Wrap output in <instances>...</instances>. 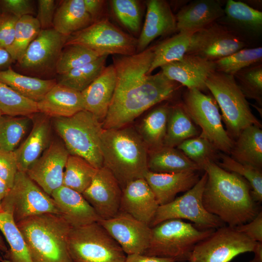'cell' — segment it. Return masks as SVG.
<instances>
[{
	"label": "cell",
	"instance_id": "1",
	"mask_svg": "<svg viewBox=\"0 0 262 262\" xmlns=\"http://www.w3.org/2000/svg\"><path fill=\"white\" fill-rule=\"evenodd\" d=\"M154 58L152 48L129 56L114 58L116 83L103 129L129 126L146 111L172 98L180 84L160 71L147 74Z\"/></svg>",
	"mask_w": 262,
	"mask_h": 262
},
{
	"label": "cell",
	"instance_id": "2",
	"mask_svg": "<svg viewBox=\"0 0 262 262\" xmlns=\"http://www.w3.org/2000/svg\"><path fill=\"white\" fill-rule=\"evenodd\" d=\"M202 170L207 174L202 202L209 213L234 228L257 215L260 211L245 179L222 168L213 161L206 162Z\"/></svg>",
	"mask_w": 262,
	"mask_h": 262
},
{
	"label": "cell",
	"instance_id": "3",
	"mask_svg": "<svg viewBox=\"0 0 262 262\" xmlns=\"http://www.w3.org/2000/svg\"><path fill=\"white\" fill-rule=\"evenodd\" d=\"M100 147L103 166L113 174L122 190L148 171V150L137 131L131 126L103 129Z\"/></svg>",
	"mask_w": 262,
	"mask_h": 262
},
{
	"label": "cell",
	"instance_id": "4",
	"mask_svg": "<svg viewBox=\"0 0 262 262\" xmlns=\"http://www.w3.org/2000/svg\"><path fill=\"white\" fill-rule=\"evenodd\" d=\"M16 225L33 262H72L68 247L72 227L61 214L32 216Z\"/></svg>",
	"mask_w": 262,
	"mask_h": 262
},
{
	"label": "cell",
	"instance_id": "5",
	"mask_svg": "<svg viewBox=\"0 0 262 262\" xmlns=\"http://www.w3.org/2000/svg\"><path fill=\"white\" fill-rule=\"evenodd\" d=\"M56 131L70 155L82 157L96 169L103 166L102 123L83 110L67 117L55 118Z\"/></svg>",
	"mask_w": 262,
	"mask_h": 262
},
{
	"label": "cell",
	"instance_id": "6",
	"mask_svg": "<svg viewBox=\"0 0 262 262\" xmlns=\"http://www.w3.org/2000/svg\"><path fill=\"white\" fill-rule=\"evenodd\" d=\"M206 85L220 108L226 131L233 141L247 127H261L233 76L215 71L208 78Z\"/></svg>",
	"mask_w": 262,
	"mask_h": 262
},
{
	"label": "cell",
	"instance_id": "7",
	"mask_svg": "<svg viewBox=\"0 0 262 262\" xmlns=\"http://www.w3.org/2000/svg\"><path fill=\"white\" fill-rule=\"evenodd\" d=\"M214 230L199 229L181 219L164 221L151 228L149 244L143 254L186 262L196 245Z\"/></svg>",
	"mask_w": 262,
	"mask_h": 262
},
{
	"label": "cell",
	"instance_id": "8",
	"mask_svg": "<svg viewBox=\"0 0 262 262\" xmlns=\"http://www.w3.org/2000/svg\"><path fill=\"white\" fill-rule=\"evenodd\" d=\"M68 247L72 262H125L127 256L98 222L72 227Z\"/></svg>",
	"mask_w": 262,
	"mask_h": 262
},
{
	"label": "cell",
	"instance_id": "9",
	"mask_svg": "<svg viewBox=\"0 0 262 262\" xmlns=\"http://www.w3.org/2000/svg\"><path fill=\"white\" fill-rule=\"evenodd\" d=\"M182 104L193 121L201 129L199 135L209 141L218 151L229 155L234 141L222 123L214 98L196 89H187Z\"/></svg>",
	"mask_w": 262,
	"mask_h": 262
},
{
	"label": "cell",
	"instance_id": "10",
	"mask_svg": "<svg viewBox=\"0 0 262 262\" xmlns=\"http://www.w3.org/2000/svg\"><path fill=\"white\" fill-rule=\"evenodd\" d=\"M1 204L2 211L10 214L16 224L44 213L61 215L52 197L22 171H17L13 185Z\"/></svg>",
	"mask_w": 262,
	"mask_h": 262
},
{
	"label": "cell",
	"instance_id": "11",
	"mask_svg": "<svg viewBox=\"0 0 262 262\" xmlns=\"http://www.w3.org/2000/svg\"><path fill=\"white\" fill-rule=\"evenodd\" d=\"M207 180V174L200 178L196 183L182 196L171 202L160 205L149 226L152 228L164 221L187 219L201 230L216 229L224 226L217 216L209 213L204 207L202 195Z\"/></svg>",
	"mask_w": 262,
	"mask_h": 262
},
{
	"label": "cell",
	"instance_id": "12",
	"mask_svg": "<svg viewBox=\"0 0 262 262\" xmlns=\"http://www.w3.org/2000/svg\"><path fill=\"white\" fill-rule=\"evenodd\" d=\"M137 39L120 30L107 18H103L69 36L66 46L80 45L100 56L136 53Z\"/></svg>",
	"mask_w": 262,
	"mask_h": 262
},
{
	"label": "cell",
	"instance_id": "13",
	"mask_svg": "<svg viewBox=\"0 0 262 262\" xmlns=\"http://www.w3.org/2000/svg\"><path fill=\"white\" fill-rule=\"evenodd\" d=\"M256 242L235 228L223 226L197 243L188 262H229L238 255L253 252Z\"/></svg>",
	"mask_w": 262,
	"mask_h": 262
},
{
	"label": "cell",
	"instance_id": "14",
	"mask_svg": "<svg viewBox=\"0 0 262 262\" xmlns=\"http://www.w3.org/2000/svg\"><path fill=\"white\" fill-rule=\"evenodd\" d=\"M247 46L245 40L216 21L193 33L186 54L214 62Z\"/></svg>",
	"mask_w": 262,
	"mask_h": 262
},
{
	"label": "cell",
	"instance_id": "15",
	"mask_svg": "<svg viewBox=\"0 0 262 262\" xmlns=\"http://www.w3.org/2000/svg\"><path fill=\"white\" fill-rule=\"evenodd\" d=\"M68 37L53 28L41 30L18 63L19 67L28 73L34 74L55 71L57 61Z\"/></svg>",
	"mask_w": 262,
	"mask_h": 262
},
{
	"label": "cell",
	"instance_id": "16",
	"mask_svg": "<svg viewBox=\"0 0 262 262\" xmlns=\"http://www.w3.org/2000/svg\"><path fill=\"white\" fill-rule=\"evenodd\" d=\"M98 222L118 243L127 255L143 254L148 247L151 228L130 214L119 211L108 219Z\"/></svg>",
	"mask_w": 262,
	"mask_h": 262
},
{
	"label": "cell",
	"instance_id": "17",
	"mask_svg": "<svg viewBox=\"0 0 262 262\" xmlns=\"http://www.w3.org/2000/svg\"><path fill=\"white\" fill-rule=\"evenodd\" d=\"M122 190L113 174L104 166L98 169L83 196L100 219L113 217L119 211Z\"/></svg>",
	"mask_w": 262,
	"mask_h": 262
},
{
	"label": "cell",
	"instance_id": "18",
	"mask_svg": "<svg viewBox=\"0 0 262 262\" xmlns=\"http://www.w3.org/2000/svg\"><path fill=\"white\" fill-rule=\"evenodd\" d=\"M69 155L64 144L53 142L26 173L51 196L55 190L63 185L64 170Z\"/></svg>",
	"mask_w": 262,
	"mask_h": 262
},
{
	"label": "cell",
	"instance_id": "19",
	"mask_svg": "<svg viewBox=\"0 0 262 262\" xmlns=\"http://www.w3.org/2000/svg\"><path fill=\"white\" fill-rule=\"evenodd\" d=\"M161 68L169 80L187 89H196L202 92L208 90L206 82L216 71L214 62L188 54L180 60L164 65Z\"/></svg>",
	"mask_w": 262,
	"mask_h": 262
},
{
	"label": "cell",
	"instance_id": "20",
	"mask_svg": "<svg viewBox=\"0 0 262 262\" xmlns=\"http://www.w3.org/2000/svg\"><path fill=\"white\" fill-rule=\"evenodd\" d=\"M146 4V16L137 39L136 53L147 49L157 37L177 31L176 16L168 2L164 0H149Z\"/></svg>",
	"mask_w": 262,
	"mask_h": 262
},
{
	"label": "cell",
	"instance_id": "21",
	"mask_svg": "<svg viewBox=\"0 0 262 262\" xmlns=\"http://www.w3.org/2000/svg\"><path fill=\"white\" fill-rule=\"evenodd\" d=\"M159 206L153 192L144 178L131 181L122 189L119 211L149 226Z\"/></svg>",
	"mask_w": 262,
	"mask_h": 262
},
{
	"label": "cell",
	"instance_id": "22",
	"mask_svg": "<svg viewBox=\"0 0 262 262\" xmlns=\"http://www.w3.org/2000/svg\"><path fill=\"white\" fill-rule=\"evenodd\" d=\"M224 15L217 21L245 40L256 39L262 33V12L242 1L228 0Z\"/></svg>",
	"mask_w": 262,
	"mask_h": 262
},
{
	"label": "cell",
	"instance_id": "23",
	"mask_svg": "<svg viewBox=\"0 0 262 262\" xmlns=\"http://www.w3.org/2000/svg\"><path fill=\"white\" fill-rule=\"evenodd\" d=\"M116 83L113 64L106 66L100 75L81 92L84 110L93 114L101 123L105 118Z\"/></svg>",
	"mask_w": 262,
	"mask_h": 262
},
{
	"label": "cell",
	"instance_id": "24",
	"mask_svg": "<svg viewBox=\"0 0 262 262\" xmlns=\"http://www.w3.org/2000/svg\"><path fill=\"white\" fill-rule=\"evenodd\" d=\"M51 196L61 215L73 228L98 222L100 219L82 194L73 189L62 185L52 193Z\"/></svg>",
	"mask_w": 262,
	"mask_h": 262
},
{
	"label": "cell",
	"instance_id": "25",
	"mask_svg": "<svg viewBox=\"0 0 262 262\" xmlns=\"http://www.w3.org/2000/svg\"><path fill=\"white\" fill-rule=\"evenodd\" d=\"M224 15L217 0H196L183 6L176 15L177 31L195 33L217 21Z\"/></svg>",
	"mask_w": 262,
	"mask_h": 262
},
{
	"label": "cell",
	"instance_id": "26",
	"mask_svg": "<svg viewBox=\"0 0 262 262\" xmlns=\"http://www.w3.org/2000/svg\"><path fill=\"white\" fill-rule=\"evenodd\" d=\"M144 179L151 189L160 206L173 201L178 193L186 192L190 190L200 178L197 171L156 173L148 170Z\"/></svg>",
	"mask_w": 262,
	"mask_h": 262
},
{
	"label": "cell",
	"instance_id": "27",
	"mask_svg": "<svg viewBox=\"0 0 262 262\" xmlns=\"http://www.w3.org/2000/svg\"><path fill=\"white\" fill-rule=\"evenodd\" d=\"M37 105L39 112L54 118L70 117L84 110L81 92L58 83Z\"/></svg>",
	"mask_w": 262,
	"mask_h": 262
},
{
	"label": "cell",
	"instance_id": "28",
	"mask_svg": "<svg viewBox=\"0 0 262 262\" xmlns=\"http://www.w3.org/2000/svg\"><path fill=\"white\" fill-rule=\"evenodd\" d=\"M49 117L44 115L36 118L29 135L14 150L18 171L26 172L49 146L51 127Z\"/></svg>",
	"mask_w": 262,
	"mask_h": 262
},
{
	"label": "cell",
	"instance_id": "29",
	"mask_svg": "<svg viewBox=\"0 0 262 262\" xmlns=\"http://www.w3.org/2000/svg\"><path fill=\"white\" fill-rule=\"evenodd\" d=\"M92 23L83 0H65L55 12L52 27L61 34L69 37Z\"/></svg>",
	"mask_w": 262,
	"mask_h": 262
},
{
	"label": "cell",
	"instance_id": "30",
	"mask_svg": "<svg viewBox=\"0 0 262 262\" xmlns=\"http://www.w3.org/2000/svg\"><path fill=\"white\" fill-rule=\"evenodd\" d=\"M147 167L156 173H175L201 170L177 147L163 146L148 152Z\"/></svg>",
	"mask_w": 262,
	"mask_h": 262
},
{
	"label": "cell",
	"instance_id": "31",
	"mask_svg": "<svg viewBox=\"0 0 262 262\" xmlns=\"http://www.w3.org/2000/svg\"><path fill=\"white\" fill-rule=\"evenodd\" d=\"M251 125L244 129L234 141L230 156L241 164L262 169V130Z\"/></svg>",
	"mask_w": 262,
	"mask_h": 262
},
{
	"label": "cell",
	"instance_id": "32",
	"mask_svg": "<svg viewBox=\"0 0 262 262\" xmlns=\"http://www.w3.org/2000/svg\"><path fill=\"white\" fill-rule=\"evenodd\" d=\"M171 107L165 103L153 108L144 116L136 130L148 151L164 146Z\"/></svg>",
	"mask_w": 262,
	"mask_h": 262
},
{
	"label": "cell",
	"instance_id": "33",
	"mask_svg": "<svg viewBox=\"0 0 262 262\" xmlns=\"http://www.w3.org/2000/svg\"><path fill=\"white\" fill-rule=\"evenodd\" d=\"M0 82L23 97L36 102L42 100L57 83L55 79L43 80L19 74L11 67L0 71Z\"/></svg>",
	"mask_w": 262,
	"mask_h": 262
},
{
	"label": "cell",
	"instance_id": "34",
	"mask_svg": "<svg viewBox=\"0 0 262 262\" xmlns=\"http://www.w3.org/2000/svg\"><path fill=\"white\" fill-rule=\"evenodd\" d=\"M199 135V132L182 103L171 105L164 146L175 147L183 141Z\"/></svg>",
	"mask_w": 262,
	"mask_h": 262
},
{
	"label": "cell",
	"instance_id": "35",
	"mask_svg": "<svg viewBox=\"0 0 262 262\" xmlns=\"http://www.w3.org/2000/svg\"><path fill=\"white\" fill-rule=\"evenodd\" d=\"M194 33L179 32L152 47L154 58L147 74L158 67L180 60L186 54Z\"/></svg>",
	"mask_w": 262,
	"mask_h": 262
},
{
	"label": "cell",
	"instance_id": "36",
	"mask_svg": "<svg viewBox=\"0 0 262 262\" xmlns=\"http://www.w3.org/2000/svg\"><path fill=\"white\" fill-rule=\"evenodd\" d=\"M0 230L10 246L1 262H33L24 238L12 216L0 212Z\"/></svg>",
	"mask_w": 262,
	"mask_h": 262
},
{
	"label": "cell",
	"instance_id": "37",
	"mask_svg": "<svg viewBox=\"0 0 262 262\" xmlns=\"http://www.w3.org/2000/svg\"><path fill=\"white\" fill-rule=\"evenodd\" d=\"M97 169L83 158L69 154L64 170L63 185L82 194L90 185Z\"/></svg>",
	"mask_w": 262,
	"mask_h": 262
},
{
	"label": "cell",
	"instance_id": "38",
	"mask_svg": "<svg viewBox=\"0 0 262 262\" xmlns=\"http://www.w3.org/2000/svg\"><path fill=\"white\" fill-rule=\"evenodd\" d=\"M41 30L38 20L33 16H24L18 18L13 43L7 49L13 61L20 62L28 46Z\"/></svg>",
	"mask_w": 262,
	"mask_h": 262
},
{
	"label": "cell",
	"instance_id": "39",
	"mask_svg": "<svg viewBox=\"0 0 262 262\" xmlns=\"http://www.w3.org/2000/svg\"><path fill=\"white\" fill-rule=\"evenodd\" d=\"M108 56H102L95 61L61 75L58 83L80 92L87 88L105 68Z\"/></svg>",
	"mask_w": 262,
	"mask_h": 262
},
{
	"label": "cell",
	"instance_id": "40",
	"mask_svg": "<svg viewBox=\"0 0 262 262\" xmlns=\"http://www.w3.org/2000/svg\"><path fill=\"white\" fill-rule=\"evenodd\" d=\"M0 111L2 115L29 117L39 112L37 102L23 97L1 82Z\"/></svg>",
	"mask_w": 262,
	"mask_h": 262
},
{
	"label": "cell",
	"instance_id": "41",
	"mask_svg": "<svg viewBox=\"0 0 262 262\" xmlns=\"http://www.w3.org/2000/svg\"><path fill=\"white\" fill-rule=\"evenodd\" d=\"M218 159L220 161L216 162V164L222 168L235 173L245 179L251 187V195L253 200L256 202H262V169L239 163L225 153H220Z\"/></svg>",
	"mask_w": 262,
	"mask_h": 262
},
{
	"label": "cell",
	"instance_id": "42",
	"mask_svg": "<svg viewBox=\"0 0 262 262\" xmlns=\"http://www.w3.org/2000/svg\"><path fill=\"white\" fill-rule=\"evenodd\" d=\"M262 62V48H244L214 61L216 71L234 76L239 71Z\"/></svg>",
	"mask_w": 262,
	"mask_h": 262
},
{
	"label": "cell",
	"instance_id": "43",
	"mask_svg": "<svg viewBox=\"0 0 262 262\" xmlns=\"http://www.w3.org/2000/svg\"><path fill=\"white\" fill-rule=\"evenodd\" d=\"M29 123V117L2 115L0 118V148L15 150L27 132Z\"/></svg>",
	"mask_w": 262,
	"mask_h": 262
},
{
	"label": "cell",
	"instance_id": "44",
	"mask_svg": "<svg viewBox=\"0 0 262 262\" xmlns=\"http://www.w3.org/2000/svg\"><path fill=\"white\" fill-rule=\"evenodd\" d=\"M57 61L55 72L60 75L91 63L100 57L93 50L80 45L66 46Z\"/></svg>",
	"mask_w": 262,
	"mask_h": 262
},
{
	"label": "cell",
	"instance_id": "45",
	"mask_svg": "<svg viewBox=\"0 0 262 262\" xmlns=\"http://www.w3.org/2000/svg\"><path fill=\"white\" fill-rule=\"evenodd\" d=\"M177 148L201 170L206 162H216L218 159V150L209 141L199 135L183 141Z\"/></svg>",
	"mask_w": 262,
	"mask_h": 262
},
{
	"label": "cell",
	"instance_id": "46",
	"mask_svg": "<svg viewBox=\"0 0 262 262\" xmlns=\"http://www.w3.org/2000/svg\"><path fill=\"white\" fill-rule=\"evenodd\" d=\"M234 79L247 98L262 104V64L245 68L233 76Z\"/></svg>",
	"mask_w": 262,
	"mask_h": 262
},
{
	"label": "cell",
	"instance_id": "47",
	"mask_svg": "<svg viewBox=\"0 0 262 262\" xmlns=\"http://www.w3.org/2000/svg\"><path fill=\"white\" fill-rule=\"evenodd\" d=\"M113 12L120 22L132 33L140 29L141 10L136 0H113L111 1Z\"/></svg>",
	"mask_w": 262,
	"mask_h": 262
},
{
	"label": "cell",
	"instance_id": "48",
	"mask_svg": "<svg viewBox=\"0 0 262 262\" xmlns=\"http://www.w3.org/2000/svg\"><path fill=\"white\" fill-rule=\"evenodd\" d=\"M18 171L17 162L14 151H7L0 148V178L11 189Z\"/></svg>",
	"mask_w": 262,
	"mask_h": 262
},
{
	"label": "cell",
	"instance_id": "49",
	"mask_svg": "<svg viewBox=\"0 0 262 262\" xmlns=\"http://www.w3.org/2000/svg\"><path fill=\"white\" fill-rule=\"evenodd\" d=\"M18 18L7 13L0 14V47L6 50L13 43Z\"/></svg>",
	"mask_w": 262,
	"mask_h": 262
},
{
	"label": "cell",
	"instance_id": "50",
	"mask_svg": "<svg viewBox=\"0 0 262 262\" xmlns=\"http://www.w3.org/2000/svg\"><path fill=\"white\" fill-rule=\"evenodd\" d=\"M0 6L2 12L12 14L18 18L34 13L33 3L30 0H1Z\"/></svg>",
	"mask_w": 262,
	"mask_h": 262
},
{
	"label": "cell",
	"instance_id": "51",
	"mask_svg": "<svg viewBox=\"0 0 262 262\" xmlns=\"http://www.w3.org/2000/svg\"><path fill=\"white\" fill-rule=\"evenodd\" d=\"M55 2L53 0H38V14L36 17L41 30L51 28L55 12Z\"/></svg>",
	"mask_w": 262,
	"mask_h": 262
},
{
	"label": "cell",
	"instance_id": "52",
	"mask_svg": "<svg viewBox=\"0 0 262 262\" xmlns=\"http://www.w3.org/2000/svg\"><path fill=\"white\" fill-rule=\"evenodd\" d=\"M256 242H262V212L260 211L251 221L235 227Z\"/></svg>",
	"mask_w": 262,
	"mask_h": 262
},
{
	"label": "cell",
	"instance_id": "53",
	"mask_svg": "<svg viewBox=\"0 0 262 262\" xmlns=\"http://www.w3.org/2000/svg\"><path fill=\"white\" fill-rule=\"evenodd\" d=\"M85 8L92 19V23L98 20L105 3L102 0H83Z\"/></svg>",
	"mask_w": 262,
	"mask_h": 262
},
{
	"label": "cell",
	"instance_id": "54",
	"mask_svg": "<svg viewBox=\"0 0 262 262\" xmlns=\"http://www.w3.org/2000/svg\"><path fill=\"white\" fill-rule=\"evenodd\" d=\"M125 262H175L172 259L134 254L127 255Z\"/></svg>",
	"mask_w": 262,
	"mask_h": 262
},
{
	"label": "cell",
	"instance_id": "55",
	"mask_svg": "<svg viewBox=\"0 0 262 262\" xmlns=\"http://www.w3.org/2000/svg\"><path fill=\"white\" fill-rule=\"evenodd\" d=\"M13 61L7 50L0 47V67L10 64Z\"/></svg>",
	"mask_w": 262,
	"mask_h": 262
},
{
	"label": "cell",
	"instance_id": "56",
	"mask_svg": "<svg viewBox=\"0 0 262 262\" xmlns=\"http://www.w3.org/2000/svg\"><path fill=\"white\" fill-rule=\"evenodd\" d=\"M254 257L249 262H262V242H257L254 249Z\"/></svg>",
	"mask_w": 262,
	"mask_h": 262
},
{
	"label": "cell",
	"instance_id": "57",
	"mask_svg": "<svg viewBox=\"0 0 262 262\" xmlns=\"http://www.w3.org/2000/svg\"><path fill=\"white\" fill-rule=\"evenodd\" d=\"M10 189L5 182L0 178V200L4 198Z\"/></svg>",
	"mask_w": 262,
	"mask_h": 262
},
{
	"label": "cell",
	"instance_id": "58",
	"mask_svg": "<svg viewBox=\"0 0 262 262\" xmlns=\"http://www.w3.org/2000/svg\"><path fill=\"white\" fill-rule=\"evenodd\" d=\"M7 250V247L3 240V238L0 235V251L5 253Z\"/></svg>",
	"mask_w": 262,
	"mask_h": 262
},
{
	"label": "cell",
	"instance_id": "59",
	"mask_svg": "<svg viewBox=\"0 0 262 262\" xmlns=\"http://www.w3.org/2000/svg\"><path fill=\"white\" fill-rule=\"evenodd\" d=\"M1 211H2V210H1V200H0V212Z\"/></svg>",
	"mask_w": 262,
	"mask_h": 262
},
{
	"label": "cell",
	"instance_id": "60",
	"mask_svg": "<svg viewBox=\"0 0 262 262\" xmlns=\"http://www.w3.org/2000/svg\"><path fill=\"white\" fill-rule=\"evenodd\" d=\"M1 115H2V114H1V112H0V117L1 116Z\"/></svg>",
	"mask_w": 262,
	"mask_h": 262
}]
</instances>
